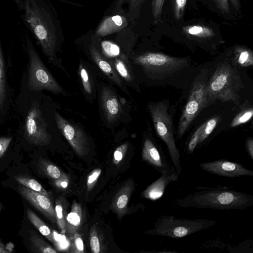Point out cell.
<instances>
[{
	"label": "cell",
	"mask_w": 253,
	"mask_h": 253,
	"mask_svg": "<svg viewBox=\"0 0 253 253\" xmlns=\"http://www.w3.org/2000/svg\"><path fill=\"white\" fill-rule=\"evenodd\" d=\"M26 44L29 57L28 84L31 89L46 90L53 93H64V91L49 72L41 60L29 37Z\"/></svg>",
	"instance_id": "cell-5"
},
{
	"label": "cell",
	"mask_w": 253,
	"mask_h": 253,
	"mask_svg": "<svg viewBox=\"0 0 253 253\" xmlns=\"http://www.w3.org/2000/svg\"><path fill=\"white\" fill-rule=\"evenodd\" d=\"M102 170L97 168L93 169L88 175L86 181L87 194L89 193L96 184Z\"/></svg>",
	"instance_id": "cell-36"
},
{
	"label": "cell",
	"mask_w": 253,
	"mask_h": 253,
	"mask_svg": "<svg viewBox=\"0 0 253 253\" xmlns=\"http://www.w3.org/2000/svg\"><path fill=\"white\" fill-rule=\"evenodd\" d=\"M128 147V143H125L118 147L114 152L113 163L118 165L124 159Z\"/></svg>",
	"instance_id": "cell-37"
},
{
	"label": "cell",
	"mask_w": 253,
	"mask_h": 253,
	"mask_svg": "<svg viewBox=\"0 0 253 253\" xmlns=\"http://www.w3.org/2000/svg\"><path fill=\"white\" fill-rule=\"evenodd\" d=\"M22 19L49 58L55 55L62 31L48 0H24Z\"/></svg>",
	"instance_id": "cell-1"
},
{
	"label": "cell",
	"mask_w": 253,
	"mask_h": 253,
	"mask_svg": "<svg viewBox=\"0 0 253 253\" xmlns=\"http://www.w3.org/2000/svg\"><path fill=\"white\" fill-rule=\"evenodd\" d=\"M215 220L199 218L179 219L175 217L161 215L156 221L154 227L146 232L147 234L180 239L214 226Z\"/></svg>",
	"instance_id": "cell-3"
},
{
	"label": "cell",
	"mask_w": 253,
	"mask_h": 253,
	"mask_svg": "<svg viewBox=\"0 0 253 253\" xmlns=\"http://www.w3.org/2000/svg\"><path fill=\"white\" fill-rule=\"evenodd\" d=\"M31 250L34 253H56L58 251L33 230L30 232Z\"/></svg>",
	"instance_id": "cell-24"
},
{
	"label": "cell",
	"mask_w": 253,
	"mask_h": 253,
	"mask_svg": "<svg viewBox=\"0 0 253 253\" xmlns=\"http://www.w3.org/2000/svg\"><path fill=\"white\" fill-rule=\"evenodd\" d=\"M89 51L92 60L99 68L111 80L121 86L122 84V80L113 65L106 60L94 46H89Z\"/></svg>",
	"instance_id": "cell-18"
},
{
	"label": "cell",
	"mask_w": 253,
	"mask_h": 253,
	"mask_svg": "<svg viewBox=\"0 0 253 253\" xmlns=\"http://www.w3.org/2000/svg\"><path fill=\"white\" fill-rule=\"evenodd\" d=\"M47 125L38 105L34 103L26 119L25 131L27 140L31 143L44 146L51 140L46 130Z\"/></svg>",
	"instance_id": "cell-9"
},
{
	"label": "cell",
	"mask_w": 253,
	"mask_h": 253,
	"mask_svg": "<svg viewBox=\"0 0 253 253\" xmlns=\"http://www.w3.org/2000/svg\"><path fill=\"white\" fill-rule=\"evenodd\" d=\"M142 158L144 161L161 174L175 170L161 148L157 146L149 138H146L144 141Z\"/></svg>",
	"instance_id": "cell-12"
},
{
	"label": "cell",
	"mask_w": 253,
	"mask_h": 253,
	"mask_svg": "<svg viewBox=\"0 0 253 253\" xmlns=\"http://www.w3.org/2000/svg\"><path fill=\"white\" fill-rule=\"evenodd\" d=\"M198 191L176 199L175 206L182 208L245 210L253 206V196L226 187L198 186Z\"/></svg>",
	"instance_id": "cell-2"
},
{
	"label": "cell",
	"mask_w": 253,
	"mask_h": 253,
	"mask_svg": "<svg viewBox=\"0 0 253 253\" xmlns=\"http://www.w3.org/2000/svg\"><path fill=\"white\" fill-rule=\"evenodd\" d=\"M102 48L103 53L109 57H117L120 54L119 46L109 41H103L102 42Z\"/></svg>",
	"instance_id": "cell-34"
},
{
	"label": "cell",
	"mask_w": 253,
	"mask_h": 253,
	"mask_svg": "<svg viewBox=\"0 0 253 253\" xmlns=\"http://www.w3.org/2000/svg\"><path fill=\"white\" fill-rule=\"evenodd\" d=\"M235 57L238 63L246 67L253 64V56L251 51L244 48H238L235 51Z\"/></svg>",
	"instance_id": "cell-28"
},
{
	"label": "cell",
	"mask_w": 253,
	"mask_h": 253,
	"mask_svg": "<svg viewBox=\"0 0 253 253\" xmlns=\"http://www.w3.org/2000/svg\"><path fill=\"white\" fill-rule=\"evenodd\" d=\"M113 66L119 76L126 81L130 82L132 80V74L126 64V58L124 55H120L119 57L115 58Z\"/></svg>",
	"instance_id": "cell-26"
},
{
	"label": "cell",
	"mask_w": 253,
	"mask_h": 253,
	"mask_svg": "<svg viewBox=\"0 0 253 253\" xmlns=\"http://www.w3.org/2000/svg\"><path fill=\"white\" fill-rule=\"evenodd\" d=\"M68 204L64 197L59 196L56 200L55 211L56 223L62 234L66 233V219Z\"/></svg>",
	"instance_id": "cell-22"
},
{
	"label": "cell",
	"mask_w": 253,
	"mask_h": 253,
	"mask_svg": "<svg viewBox=\"0 0 253 253\" xmlns=\"http://www.w3.org/2000/svg\"><path fill=\"white\" fill-rule=\"evenodd\" d=\"M10 252L6 247L5 245L0 241V253H9Z\"/></svg>",
	"instance_id": "cell-45"
},
{
	"label": "cell",
	"mask_w": 253,
	"mask_h": 253,
	"mask_svg": "<svg viewBox=\"0 0 253 253\" xmlns=\"http://www.w3.org/2000/svg\"><path fill=\"white\" fill-rule=\"evenodd\" d=\"M100 103L107 122L113 123L120 117L122 107L117 95L108 87H103L100 93Z\"/></svg>",
	"instance_id": "cell-14"
},
{
	"label": "cell",
	"mask_w": 253,
	"mask_h": 253,
	"mask_svg": "<svg viewBox=\"0 0 253 253\" xmlns=\"http://www.w3.org/2000/svg\"><path fill=\"white\" fill-rule=\"evenodd\" d=\"M134 188L132 180L126 181L117 192L112 201L110 209L120 218L128 212V204L130 197Z\"/></svg>",
	"instance_id": "cell-16"
},
{
	"label": "cell",
	"mask_w": 253,
	"mask_h": 253,
	"mask_svg": "<svg viewBox=\"0 0 253 253\" xmlns=\"http://www.w3.org/2000/svg\"><path fill=\"white\" fill-rule=\"evenodd\" d=\"M83 221V210L81 205L73 201L71 210L66 219V233L68 237L78 232Z\"/></svg>",
	"instance_id": "cell-19"
},
{
	"label": "cell",
	"mask_w": 253,
	"mask_h": 253,
	"mask_svg": "<svg viewBox=\"0 0 253 253\" xmlns=\"http://www.w3.org/2000/svg\"><path fill=\"white\" fill-rule=\"evenodd\" d=\"M12 138L10 137H0V158L4 155L7 150Z\"/></svg>",
	"instance_id": "cell-42"
},
{
	"label": "cell",
	"mask_w": 253,
	"mask_h": 253,
	"mask_svg": "<svg viewBox=\"0 0 253 253\" xmlns=\"http://www.w3.org/2000/svg\"><path fill=\"white\" fill-rule=\"evenodd\" d=\"M234 8L238 10L239 8V0H230Z\"/></svg>",
	"instance_id": "cell-47"
},
{
	"label": "cell",
	"mask_w": 253,
	"mask_h": 253,
	"mask_svg": "<svg viewBox=\"0 0 253 253\" xmlns=\"http://www.w3.org/2000/svg\"><path fill=\"white\" fill-rule=\"evenodd\" d=\"M203 125L199 126L192 135L188 144V151L189 153H192L196 147L198 145L199 138Z\"/></svg>",
	"instance_id": "cell-40"
},
{
	"label": "cell",
	"mask_w": 253,
	"mask_h": 253,
	"mask_svg": "<svg viewBox=\"0 0 253 253\" xmlns=\"http://www.w3.org/2000/svg\"><path fill=\"white\" fill-rule=\"evenodd\" d=\"M134 62L146 72L158 77L174 73L186 66L184 58L170 56L163 53L148 52L136 56Z\"/></svg>",
	"instance_id": "cell-6"
},
{
	"label": "cell",
	"mask_w": 253,
	"mask_h": 253,
	"mask_svg": "<svg viewBox=\"0 0 253 253\" xmlns=\"http://www.w3.org/2000/svg\"><path fill=\"white\" fill-rule=\"evenodd\" d=\"M165 0H152V11L154 19H159L161 16Z\"/></svg>",
	"instance_id": "cell-39"
},
{
	"label": "cell",
	"mask_w": 253,
	"mask_h": 253,
	"mask_svg": "<svg viewBox=\"0 0 253 253\" xmlns=\"http://www.w3.org/2000/svg\"><path fill=\"white\" fill-rule=\"evenodd\" d=\"M205 171L222 177L236 178L243 176H253V171L246 169L242 165L222 159L199 164Z\"/></svg>",
	"instance_id": "cell-11"
},
{
	"label": "cell",
	"mask_w": 253,
	"mask_h": 253,
	"mask_svg": "<svg viewBox=\"0 0 253 253\" xmlns=\"http://www.w3.org/2000/svg\"><path fill=\"white\" fill-rule=\"evenodd\" d=\"M3 54L0 40V109L3 108L6 98V85Z\"/></svg>",
	"instance_id": "cell-29"
},
{
	"label": "cell",
	"mask_w": 253,
	"mask_h": 253,
	"mask_svg": "<svg viewBox=\"0 0 253 253\" xmlns=\"http://www.w3.org/2000/svg\"><path fill=\"white\" fill-rule=\"evenodd\" d=\"M145 0H117L112 13H118L125 4L128 5L127 18L129 22L134 24L137 21L140 13L142 5Z\"/></svg>",
	"instance_id": "cell-20"
},
{
	"label": "cell",
	"mask_w": 253,
	"mask_h": 253,
	"mask_svg": "<svg viewBox=\"0 0 253 253\" xmlns=\"http://www.w3.org/2000/svg\"><path fill=\"white\" fill-rule=\"evenodd\" d=\"M253 115V110L252 108L244 110L234 118L231 123V126L235 127L245 124L251 120Z\"/></svg>",
	"instance_id": "cell-33"
},
{
	"label": "cell",
	"mask_w": 253,
	"mask_h": 253,
	"mask_svg": "<svg viewBox=\"0 0 253 253\" xmlns=\"http://www.w3.org/2000/svg\"><path fill=\"white\" fill-rule=\"evenodd\" d=\"M69 177L66 173L63 172H62L59 178L53 180V183L55 186L60 190L66 189L69 184Z\"/></svg>",
	"instance_id": "cell-41"
},
{
	"label": "cell",
	"mask_w": 253,
	"mask_h": 253,
	"mask_svg": "<svg viewBox=\"0 0 253 253\" xmlns=\"http://www.w3.org/2000/svg\"><path fill=\"white\" fill-rule=\"evenodd\" d=\"M20 10H23L24 0H14Z\"/></svg>",
	"instance_id": "cell-46"
},
{
	"label": "cell",
	"mask_w": 253,
	"mask_h": 253,
	"mask_svg": "<svg viewBox=\"0 0 253 253\" xmlns=\"http://www.w3.org/2000/svg\"><path fill=\"white\" fill-rule=\"evenodd\" d=\"M89 240L92 253L106 252L107 246L104 234L96 224H93L90 227Z\"/></svg>",
	"instance_id": "cell-21"
},
{
	"label": "cell",
	"mask_w": 253,
	"mask_h": 253,
	"mask_svg": "<svg viewBox=\"0 0 253 253\" xmlns=\"http://www.w3.org/2000/svg\"><path fill=\"white\" fill-rule=\"evenodd\" d=\"M218 121L217 117H214L203 124V126L200 134L198 144L203 142L211 134L215 128Z\"/></svg>",
	"instance_id": "cell-32"
},
{
	"label": "cell",
	"mask_w": 253,
	"mask_h": 253,
	"mask_svg": "<svg viewBox=\"0 0 253 253\" xmlns=\"http://www.w3.org/2000/svg\"><path fill=\"white\" fill-rule=\"evenodd\" d=\"M1 209H2V207H1V204H0V211H1Z\"/></svg>",
	"instance_id": "cell-48"
},
{
	"label": "cell",
	"mask_w": 253,
	"mask_h": 253,
	"mask_svg": "<svg viewBox=\"0 0 253 253\" xmlns=\"http://www.w3.org/2000/svg\"><path fill=\"white\" fill-rule=\"evenodd\" d=\"M149 110L156 131L167 147L172 165L180 175L182 171L180 151L175 144L172 121L167 105L161 102L151 104L149 105Z\"/></svg>",
	"instance_id": "cell-4"
},
{
	"label": "cell",
	"mask_w": 253,
	"mask_h": 253,
	"mask_svg": "<svg viewBox=\"0 0 253 253\" xmlns=\"http://www.w3.org/2000/svg\"><path fill=\"white\" fill-rule=\"evenodd\" d=\"M234 77V73L229 65L224 64L219 66L206 85L209 102L216 99L236 101L237 95L233 87Z\"/></svg>",
	"instance_id": "cell-7"
},
{
	"label": "cell",
	"mask_w": 253,
	"mask_h": 253,
	"mask_svg": "<svg viewBox=\"0 0 253 253\" xmlns=\"http://www.w3.org/2000/svg\"><path fill=\"white\" fill-rule=\"evenodd\" d=\"M54 117L57 126L75 152L83 157L88 152L89 142L85 133L79 126L73 125L55 112Z\"/></svg>",
	"instance_id": "cell-10"
},
{
	"label": "cell",
	"mask_w": 253,
	"mask_h": 253,
	"mask_svg": "<svg viewBox=\"0 0 253 253\" xmlns=\"http://www.w3.org/2000/svg\"><path fill=\"white\" fill-rule=\"evenodd\" d=\"M79 73L84 91L88 94L92 92V86L88 73L85 68L81 64L79 67Z\"/></svg>",
	"instance_id": "cell-35"
},
{
	"label": "cell",
	"mask_w": 253,
	"mask_h": 253,
	"mask_svg": "<svg viewBox=\"0 0 253 253\" xmlns=\"http://www.w3.org/2000/svg\"><path fill=\"white\" fill-rule=\"evenodd\" d=\"M184 30L189 35L201 38H209L214 35L211 29L199 25L187 27Z\"/></svg>",
	"instance_id": "cell-31"
},
{
	"label": "cell",
	"mask_w": 253,
	"mask_h": 253,
	"mask_svg": "<svg viewBox=\"0 0 253 253\" xmlns=\"http://www.w3.org/2000/svg\"><path fill=\"white\" fill-rule=\"evenodd\" d=\"M14 178L21 185L51 199L50 194L45 190L42 185L35 179L21 175L15 176Z\"/></svg>",
	"instance_id": "cell-25"
},
{
	"label": "cell",
	"mask_w": 253,
	"mask_h": 253,
	"mask_svg": "<svg viewBox=\"0 0 253 253\" xmlns=\"http://www.w3.org/2000/svg\"><path fill=\"white\" fill-rule=\"evenodd\" d=\"M70 241L69 252L71 253H84V247L82 235L77 232L68 237Z\"/></svg>",
	"instance_id": "cell-30"
},
{
	"label": "cell",
	"mask_w": 253,
	"mask_h": 253,
	"mask_svg": "<svg viewBox=\"0 0 253 253\" xmlns=\"http://www.w3.org/2000/svg\"><path fill=\"white\" fill-rule=\"evenodd\" d=\"M128 20L125 16L116 14L106 17L97 27L95 33L99 37H104L120 32L128 24Z\"/></svg>",
	"instance_id": "cell-17"
},
{
	"label": "cell",
	"mask_w": 253,
	"mask_h": 253,
	"mask_svg": "<svg viewBox=\"0 0 253 253\" xmlns=\"http://www.w3.org/2000/svg\"><path fill=\"white\" fill-rule=\"evenodd\" d=\"M178 174L175 170L161 174L160 177L152 183L142 193L143 198L156 200L161 198L168 185L178 179Z\"/></svg>",
	"instance_id": "cell-15"
},
{
	"label": "cell",
	"mask_w": 253,
	"mask_h": 253,
	"mask_svg": "<svg viewBox=\"0 0 253 253\" xmlns=\"http://www.w3.org/2000/svg\"><path fill=\"white\" fill-rule=\"evenodd\" d=\"M27 216L31 223L49 241L54 243V233L50 228L30 209L26 211Z\"/></svg>",
	"instance_id": "cell-23"
},
{
	"label": "cell",
	"mask_w": 253,
	"mask_h": 253,
	"mask_svg": "<svg viewBox=\"0 0 253 253\" xmlns=\"http://www.w3.org/2000/svg\"><path fill=\"white\" fill-rule=\"evenodd\" d=\"M38 165L43 173L53 180L59 178L62 173L58 168L47 160L40 159Z\"/></svg>",
	"instance_id": "cell-27"
},
{
	"label": "cell",
	"mask_w": 253,
	"mask_h": 253,
	"mask_svg": "<svg viewBox=\"0 0 253 253\" xmlns=\"http://www.w3.org/2000/svg\"><path fill=\"white\" fill-rule=\"evenodd\" d=\"M20 194L47 218L56 223L55 209L50 199L23 186L18 188Z\"/></svg>",
	"instance_id": "cell-13"
},
{
	"label": "cell",
	"mask_w": 253,
	"mask_h": 253,
	"mask_svg": "<svg viewBox=\"0 0 253 253\" xmlns=\"http://www.w3.org/2000/svg\"><path fill=\"white\" fill-rule=\"evenodd\" d=\"M209 103L206 85L202 82H196L191 88L180 119L177 130L179 137L182 136L198 114Z\"/></svg>",
	"instance_id": "cell-8"
},
{
	"label": "cell",
	"mask_w": 253,
	"mask_h": 253,
	"mask_svg": "<svg viewBox=\"0 0 253 253\" xmlns=\"http://www.w3.org/2000/svg\"><path fill=\"white\" fill-rule=\"evenodd\" d=\"M218 7L224 13H228L230 11L228 0H215Z\"/></svg>",
	"instance_id": "cell-43"
},
{
	"label": "cell",
	"mask_w": 253,
	"mask_h": 253,
	"mask_svg": "<svg viewBox=\"0 0 253 253\" xmlns=\"http://www.w3.org/2000/svg\"><path fill=\"white\" fill-rule=\"evenodd\" d=\"M187 0H174V15L177 20H179L183 16Z\"/></svg>",
	"instance_id": "cell-38"
},
{
	"label": "cell",
	"mask_w": 253,
	"mask_h": 253,
	"mask_svg": "<svg viewBox=\"0 0 253 253\" xmlns=\"http://www.w3.org/2000/svg\"><path fill=\"white\" fill-rule=\"evenodd\" d=\"M248 153L252 159H253V140L252 138L248 139L246 142Z\"/></svg>",
	"instance_id": "cell-44"
}]
</instances>
